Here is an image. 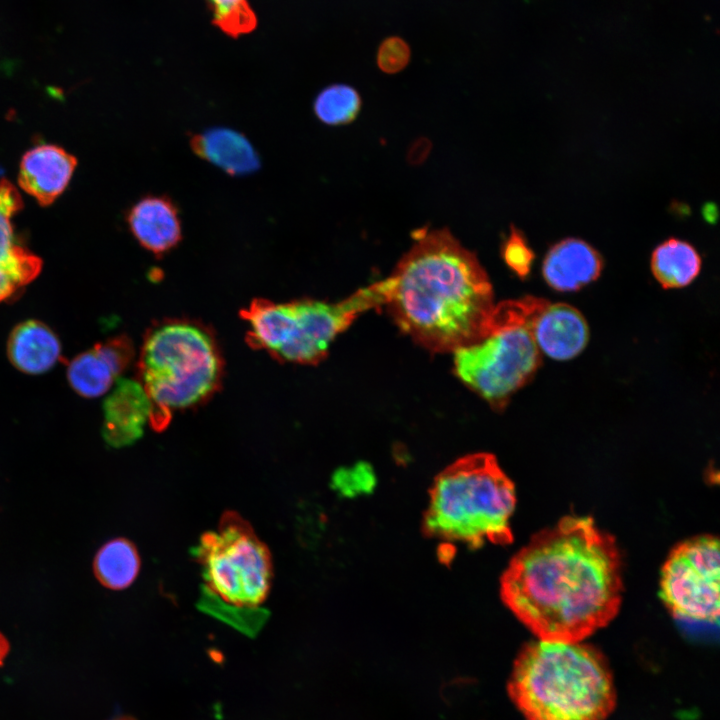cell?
I'll list each match as a JSON object with an SVG mask.
<instances>
[{
	"instance_id": "obj_1",
	"label": "cell",
	"mask_w": 720,
	"mask_h": 720,
	"mask_svg": "<svg viewBox=\"0 0 720 720\" xmlns=\"http://www.w3.org/2000/svg\"><path fill=\"white\" fill-rule=\"evenodd\" d=\"M615 540L589 517L567 516L532 537L501 578L505 605L539 639L580 642L617 614Z\"/></svg>"
},
{
	"instance_id": "obj_2",
	"label": "cell",
	"mask_w": 720,
	"mask_h": 720,
	"mask_svg": "<svg viewBox=\"0 0 720 720\" xmlns=\"http://www.w3.org/2000/svg\"><path fill=\"white\" fill-rule=\"evenodd\" d=\"M379 284L398 327L432 352H454L478 340L495 307L476 254L446 227L416 230L411 248Z\"/></svg>"
},
{
	"instance_id": "obj_3",
	"label": "cell",
	"mask_w": 720,
	"mask_h": 720,
	"mask_svg": "<svg viewBox=\"0 0 720 720\" xmlns=\"http://www.w3.org/2000/svg\"><path fill=\"white\" fill-rule=\"evenodd\" d=\"M508 691L525 720H604L616 698L611 671L598 650L541 639L521 650Z\"/></svg>"
},
{
	"instance_id": "obj_4",
	"label": "cell",
	"mask_w": 720,
	"mask_h": 720,
	"mask_svg": "<svg viewBox=\"0 0 720 720\" xmlns=\"http://www.w3.org/2000/svg\"><path fill=\"white\" fill-rule=\"evenodd\" d=\"M512 481L489 453L459 458L435 478L424 515L427 535L479 547L512 541Z\"/></svg>"
},
{
	"instance_id": "obj_5",
	"label": "cell",
	"mask_w": 720,
	"mask_h": 720,
	"mask_svg": "<svg viewBox=\"0 0 720 720\" xmlns=\"http://www.w3.org/2000/svg\"><path fill=\"white\" fill-rule=\"evenodd\" d=\"M222 374L221 353L205 326L173 319L150 328L140 349L137 379L152 404L150 426L162 430L173 412L208 400Z\"/></svg>"
},
{
	"instance_id": "obj_6",
	"label": "cell",
	"mask_w": 720,
	"mask_h": 720,
	"mask_svg": "<svg viewBox=\"0 0 720 720\" xmlns=\"http://www.w3.org/2000/svg\"><path fill=\"white\" fill-rule=\"evenodd\" d=\"M384 305L379 282L339 302L301 299L254 300L241 312L248 342L280 361L313 365L322 361L335 337L363 312Z\"/></svg>"
},
{
	"instance_id": "obj_7",
	"label": "cell",
	"mask_w": 720,
	"mask_h": 720,
	"mask_svg": "<svg viewBox=\"0 0 720 720\" xmlns=\"http://www.w3.org/2000/svg\"><path fill=\"white\" fill-rule=\"evenodd\" d=\"M543 300L527 296L495 304L482 336L453 352L457 377L496 410L507 405L541 364L530 323Z\"/></svg>"
},
{
	"instance_id": "obj_8",
	"label": "cell",
	"mask_w": 720,
	"mask_h": 720,
	"mask_svg": "<svg viewBox=\"0 0 720 720\" xmlns=\"http://www.w3.org/2000/svg\"><path fill=\"white\" fill-rule=\"evenodd\" d=\"M202 566L205 589L233 606L258 608L272 578L271 556L252 527L236 512H225L217 532H206L192 549Z\"/></svg>"
},
{
	"instance_id": "obj_9",
	"label": "cell",
	"mask_w": 720,
	"mask_h": 720,
	"mask_svg": "<svg viewBox=\"0 0 720 720\" xmlns=\"http://www.w3.org/2000/svg\"><path fill=\"white\" fill-rule=\"evenodd\" d=\"M719 542L705 535L676 546L664 563L660 595L671 613L684 620L719 619Z\"/></svg>"
},
{
	"instance_id": "obj_10",
	"label": "cell",
	"mask_w": 720,
	"mask_h": 720,
	"mask_svg": "<svg viewBox=\"0 0 720 720\" xmlns=\"http://www.w3.org/2000/svg\"><path fill=\"white\" fill-rule=\"evenodd\" d=\"M23 208L20 193L7 179L0 180V302L15 297L40 273L42 260L19 244L12 218Z\"/></svg>"
},
{
	"instance_id": "obj_11",
	"label": "cell",
	"mask_w": 720,
	"mask_h": 720,
	"mask_svg": "<svg viewBox=\"0 0 720 720\" xmlns=\"http://www.w3.org/2000/svg\"><path fill=\"white\" fill-rule=\"evenodd\" d=\"M134 357L129 337L121 335L95 344L75 356L67 366V380L82 397L107 393Z\"/></svg>"
},
{
	"instance_id": "obj_12",
	"label": "cell",
	"mask_w": 720,
	"mask_h": 720,
	"mask_svg": "<svg viewBox=\"0 0 720 720\" xmlns=\"http://www.w3.org/2000/svg\"><path fill=\"white\" fill-rule=\"evenodd\" d=\"M152 404L138 380L120 378L103 402V438L114 448L139 440L150 425Z\"/></svg>"
},
{
	"instance_id": "obj_13",
	"label": "cell",
	"mask_w": 720,
	"mask_h": 720,
	"mask_svg": "<svg viewBox=\"0 0 720 720\" xmlns=\"http://www.w3.org/2000/svg\"><path fill=\"white\" fill-rule=\"evenodd\" d=\"M128 228L142 248L156 257L174 250L183 239L177 204L165 194H147L126 215Z\"/></svg>"
},
{
	"instance_id": "obj_14",
	"label": "cell",
	"mask_w": 720,
	"mask_h": 720,
	"mask_svg": "<svg viewBox=\"0 0 720 720\" xmlns=\"http://www.w3.org/2000/svg\"><path fill=\"white\" fill-rule=\"evenodd\" d=\"M530 329L540 352L555 360L574 358L589 338L587 322L576 308L545 299L533 315Z\"/></svg>"
},
{
	"instance_id": "obj_15",
	"label": "cell",
	"mask_w": 720,
	"mask_h": 720,
	"mask_svg": "<svg viewBox=\"0 0 720 720\" xmlns=\"http://www.w3.org/2000/svg\"><path fill=\"white\" fill-rule=\"evenodd\" d=\"M76 165L77 159L59 146H35L21 159L19 186L41 206H48L64 192Z\"/></svg>"
},
{
	"instance_id": "obj_16",
	"label": "cell",
	"mask_w": 720,
	"mask_h": 720,
	"mask_svg": "<svg viewBox=\"0 0 720 720\" xmlns=\"http://www.w3.org/2000/svg\"><path fill=\"white\" fill-rule=\"evenodd\" d=\"M600 253L579 238H565L547 251L542 275L546 283L557 291H575L596 280L603 269Z\"/></svg>"
},
{
	"instance_id": "obj_17",
	"label": "cell",
	"mask_w": 720,
	"mask_h": 720,
	"mask_svg": "<svg viewBox=\"0 0 720 720\" xmlns=\"http://www.w3.org/2000/svg\"><path fill=\"white\" fill-rule=\"evenodd\" d=\"M194 154L231 176L256 172L261 161L250 141L240 132L214 127L193 134L189 140Z\"/></svg>"
},
{
	"instance_id": "obj_18",
	"label": "cell",
	"mask_w": 720,
	"mask_h": 720,
	"mask_svg": "<svg viewBox=\"0 0 720 720\" xmlns=\"http://www.w3.org/2000/svg\"><path fill=\"white\" fill-rule=\"evenodd\" d=\"M12 365L23 373L39 375L53 368L61 358V343L46 324L38 320L19 323L7 341Z\"/></svg>"
},
{
	"instance_id": "obj_19",
	"label": "cell",
	"mask_w": 720,
	"mask_h": 720,
	"mask_svg": "<svg viewBox=\"0 0 720 720\" xmlns=\"http://www.w3.org/2000/svg\"><path fill=\"white\" fill-rule=\"evenodd\" d=\"M651 271L663 288H681L699 274L701 257L688 242L669 238L660 243L651 255Z\"/></svg>"
},
{
	"instance_id": "obj_20",
	"label": "cell",
	"mask_w": 720,
	"mask_h": 720,
	"mask_svg": "<svg viewBox=\"0 0 720 720\" xmlns=\"http://www.w3.org/2000/svg\"><path fill=\"white\" fill-rule=\"evenodd\" d=\"M93 569L105 587L121 590L130 586L140 569V557L135 545L125 538L105 543L97 552Z\"/></svg>"
},
{
	"instance_id": "obj_21",
	"label": "cell",
	"mask_w": 720,
	"mask_h": 720,
	"mask_svg": "<svg viewBox=\"0 0 720 720\" xmlns=\"http://www.w3.org/2000/svg\"><path fill=\"white\" fill-rule=\"evenodd\" d=\"M362 106L356 89L346 84H333L324 88L314 100L316 117L329 126L346 125L354 121Z\"/></svg>"
},
{
	"instance_id": "obj_22",
	"label": "cell",
	"mask_w": 720,
	"mask_h": 720,
	"mask_svg": "<svg viewBox=\"0 0 720 720\" xmlns=\"http://www.w3.org/2000/svg\"><path fill=\"white\" fill-rule=\"evenodd\" d=\"M213 23L225 34L237 38L252 32L257 18L248 0H206Z\"/></svg>"
},
{
	"instance_id": "obj_23",
	"label": "cell",
	"mask_w": 720,
	"mask_h": 720,
	"mask_svg": "<svg viewBox=\"0 0 720 720\" xmlns=\"http://www.w3.org/2000/svg\"><path fill=\"white\" fill-rule=\"evenodd\" d=\"M501 256L505 264L520 278H526L535 259V253L528 244L524 233L514 224L501 245Z\"/></svg>"
},
{
	"instance_id": "obj_24",
	"label": "cell",
	"mask_w": 720,
	"mask_h": 720,
	"mask_svg": "<svg viewBox=\"0 0 720 720\" xmlns=\"http://www.w3.org/2000/svg\"><path fill=\"white\" fill-rule=\"evenodd\" d=\"M374 479V474L367 464H357L337 471L333 477V486L343 495L352 496L371 489Z\"/></svg>"
},
{
	"instance_id": "obj_25",
	"label": "cell",
	"mask_w": 720,
	"mask_h": 720,
	"mask_svg": "<svg viewBox=\"0 0 720 720\" xmlns=\"http://www.w3.org/2000/svg\"><path fill=\"white\" fill-rule=\"evenodd\" d=\"M410 49L407 43L398 38L391 37L382 42L377 53V65L385 73L394 74L408 64Z\"/></svg>"
},
{
	"instance_id": "obj_26",
	"label": "cell",
	"mask_w": 720,
	"mask_h": 720,
	"mask_svg": "<svg viewBox=\"0 0 720 720\" xmlns=\"http://www.w3.org/2000/svg\"><path fill=\"white\" fill-rule=\"evenodd\" d=\"M703 216L709 222H714L717 218V209L713 203L706 204L703 209Z\"/></svg>"
},
{
	"instance_id": "obj_27",
	"label": "cell",
	"mask_w": 720,
	"mask_h": 720,
	"mask_svg": "<svg viewBox=\"0 0 720 720\" xmlns=\"http://www.w3.org/2000/svg\"><path fill=\"white\" fill-rule=\"evenodd\" d=\"M9 650V645L6 640V638L0 633V665L2 664L4 658L7 655V652Z\"/></svg>"
},
{
	"instance_id": "obj_28",
	"label": "cell",
	"mask_w": 720,
	"mask_h": 720,
	"mask_svg": "<svg viewBox=\"0 0 720 720\" xmlns=\"http://www.w3.org/2000/svg\"><path fill=\"white\" fill-rule=\"evenodd\" d=\"M116 720H134V719H131V718H128V717H123V718L116 719Z\"/></svg>"
}]
</instances>
